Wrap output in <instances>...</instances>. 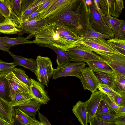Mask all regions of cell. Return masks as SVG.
<instances>
[{
	"mask_svg": "<svg viewBox=\"0 0 125 125\" xmlns=\"http://www.w3.org/2000/svg\"><path fill=\"white\" fill-rule=\"evenodd\" d=\"M49 24L55 23L83 37L91 27L85 0H72L45 19Z\"/></svg>",
	"mask_w": 125,
	"mask_h": 125,
	"instance_id": "cell-1",
	"label": "cell"
},
{
	"mask_svg": "<svg viewBox=\"0 0 125 125\" xmlns=\"http://www.w3.org/2000/svg\"><path fill=\"white\" fill-rule=\"evenodd\" d=\"M55 23L48 24L39 31L33 41L35 43L54 46L66 51L70 48L75 46L55 31Z\"/></svg>",
	"mask_w": 125,
	"mask_h": 125,
	"instance_id": "cell-2",
	"label": "cell"
},
{
	"mask_svg": "<svg viewBox=\"0 0 125 125\" xmlns=\"http://www.w3.org/2000/svg\"><path fill=\"white\" fill-rule=\"evenodd\" d=\"M78 42L86 48L99 55L119 53L109 44L107 40L103 38L80 37Z\"/></svg>",
	"mask_w": 125,
	"mask_h": 125,
	"instance_id": "cell-3",
	"label": "cell"
},
{
	"mask_svg": "<svg viewBox=\"0 0 125 125\" xmlns=\"http://www.w3.org/2000/svg\"><path fill=\"white\" fill-rule=\"evenodd\" d=\"M87 7L91 27L101 33L109 35L111 38H114L113 31L106 23L102 14L98 10L94 0H92L91 4Z\"/></svg>",
	"mask_w": 125,
	"mask_h": 125,
	"instance_id": "cell-4",
	"label": "cell"
},
{
	"mask_svg": "<svg viewBox=\"0 0 125 125\" xmlns=\"http://www.w3.org/2000/svg\"><path fill=\"white\" fill-rule=\"evenodd\" d=\"M36 60L37 65V79L39 82L48 87L49 80L54 72L52 62L48 57L40 55L37 57Z\"/></svg>",
	"mask_w": 125,
	"mask_h": 125,
	"instance_id": "cell-5",
	"label": "cell"
},
{
	"mask_svg": "<svg viewBox=\"0 0 125 125\" xmlns=\"http://www.w3.org/2000/svg\"><path fill=\"white\" fill-rule=\"evenodd\" d=\"M86 65L84 62H70L54 69L52 78L56 79L62 77L74 76L80 79L81 70Z\"/></svg>",
	"mask_w": 125,
	"mask_h": 125,
	"instance_id": "cell-6",
	"label": "cell"
},
{
	"mask_svg": "<svg viewBox=\"0 0 125 125\" xmlns=\"http://www.w3.org/2000/svg\"><path fill=\"white\" fill-rule=\"evenodd\" d=\"M70 58V62H86L97 59L103 60L101 57L95 52L86 48L81 44L68 49L66 51Z\"/></svg>",
	"mask_w": 125,
	"mask_h": 125,
	"instance_id": "cell-7",
	"label": "cell"
},
{
	"mask_svg": "<svg viewBox=\"0 0 125 125\" xmlns=\"http://www.w3.org/2000/svg\"><path fill=\"white\" fill-rule=\"evenodd\" d=\"M22 31L21 21L13 10L10 17L0 23V34H17Z\"/></svg>",
	"mask_w": 125,
	"mask_h": 125,
	"instance_id": "cell-8",
	"label": "cell"
},
{
	"mask_svg": "<svg viewBox=\"0 0 125 125\" xmlns=\"http://www.w3.org/2000/svg\"><path fill=\"white\" fill-rule=\"evenodd\" d=\"M100 56L116 73L125 76V55L118 53Z\"/></svg>",
	"mask_w": 125,
	"mask_h": 125,
	"instance_id": "cell-9",
	"label": "cell"
},
{
	"mask_svg": "<svg viewBox=\"0 0 125 125\" xmlns=\"http://www.w3.org/2000/svg\"><path fill=\"white\" fill-rule=\"evenodd\" d=\"M21 22L22 31L18 35L21 36L24 33L28 34V35L26 38L27 39L35 37L39 31L49 24L46 19H42Z\"/></svg>",
	"mask_w": 125,
	"mask_h": 125,
	"instance_id": "cell-10",
	"label": "cell"
},
{
	"mask_svg": "<svg viewBox=\"0 0 125 125\" xmlns=\"http://www.w3.org/2000/svg\"><path fill=\"white\" fill-rule=\"evenodd\" d=\"M84 89L93 93L96 91L99 83L93 71L85 67L81 70L80 79Z\"/></svg>",
	"mask_w": 125,
	"mask_h": 125,
	"instance_id": "cell-11",
	"label": "cell"
},
{
	"mask_svg": "<svg viewBox=\"0 0 125 125\" xmlns=\"http://www.w3.org/2000/svg\"><path fill=\"white\" fill-rule=\"evenodd\" d=\"M5 76L9 83L11 101L18 93L31 94L30 87L18 79L12 71L7 73Z\"/></svg>",
	"mask_w": 125,
	"mask_h": 125,
	"instance_id": "cell-12",
	"label": "cell"
},
{
	"mask_svg": "<svg viewBox=\"0 0 125 125\" xmlns=\"http://www.w3.org/2000/svg\"><path fill=\"white\" fill-rule=\"evenodd\" d=\"M104 94L99 91L92 93L89 99L85 102L86 105L88 123L90 125L96 116L97 110Z\"/></svg>",
	"mask_w": 125,
	"mask_h": 125,
	"instance_id": "cell-13",
	"label": "cell"
},
{
	"mask_svg": "<svg viewBox=\"0 0 125 125\" xmlns=\"http://www.w3.org/2000/svg\"><path fill=\"white\" fill-rule=\"evenodd\" d=\"M31 79V84L30 87V93L33 99L41 104H47L50 99L44 89V85L33 79Z\"/></svg>",
	"mask_w": 125,
	"mask_h": 125,
	"instance_id": "cell-14",
	"label": "cell"
},
{
	"mask_svg": "<svg viewBox=\"0 0 125 125\" xmlns=\"http://www.w3.org/2000/svg\"><path fill=\"white\" fill-rule=\"evenodd\" d=\"M15 116V108L11 102L6 101L0 97V118L10 125H13Z\"/></svg>",
	"mask_w": 125,
	"mask_h": 125,
	"instance_id": "cell-15",
	"label": "cell"
},
{
	"mask_svg": "<svg viewBox=\"0 0 125 125\" xmlns=\"http://www.w3.org/2000/svg\"><path fill=\"white\" fill-rule=\"evenodd\" d=\"M8 52L14 60V62L17 66H21L28 69L36 75L37 65L36 60L32 58H27L15 55L9 51Z\"/></svg>",
	"mask_w": 125,
	"mask_h": 125,
	"instance_id": "cell-16",
	"label": "cell"
},
{
	"mask_svg": "<svg viewBox=\"0 0 125 125\" xmlns=\"http://www.w3.org/2000/svg\"><path fill=\"white\" fill-rule=\"evenodd\" d=\"M72 111L81 125H87L88 118L85 102L80 101L78 102L73 106Z\"/></svg>",
	"mask_w": 125,
	"mask_h": 125,
	"instance_id": "cell-17",
	"label": "cell"
},
{
	"mask_svg": "<svg viewBox=\"0 0 125 125\" xmlns=\"http://www.w3.org/2000/svg\"><path fill=\"white\" fill-rule=\"evenodd\" d=\"M102 16L106 23L113 31L114 38H118L121 25L125 21L119 20L114 16L112 17L109 14Z\"/></svg>",
	"mask_w": 125,
	"mask_h": 125,
	"instance_id": "cell-18",
	"label": "cell"
},
{
	"mask_svg": "<svg viewBox=\"0 0 125 125\" xmlns=\"http://www.w3.org/2000/svg\"><path fill=\"white\" fill-rule=\"evenodd\" d=\"M38 45L40 46L50 48L54 51L57 55L56 62L57 65V67H60L70 62V57L65 51L60 48L52 45L40 44Z\"/></svg>",
	"mask_w": 125,
	"mask_h": 125,
	"instance_id": "cell-19",
	"label": "cell"
},
{
	"mask_svg": "<svg viewBox=\"0 0 125 125\" xmlns=\"http://www.w3.org/2000/svg\"><path fill=\"white\" fill-rule=\"evenodd\" d=\"M72 0H54L45 10L42 19H44L54 14Z\"/></svg>",
	"mask_w": 125,
	"mask_h": 125,
	"instance_id": "cell-20",
	"label": "cell"
},
{
	"mask_svg": "<svg viewBox=\"0 0 125 125\" xmlns=\"http://www.w3.org/2000/svg\"><path fill=\"white\" fill-rule=\"evenodd\" d=\"M41 104L34 99L17 107L29 115L35 118L37 112L40 109Z\"/></svg>",
	"mask_w": 125,
	"mask_h": 125,
	"instance_id": "cell-21",
	"label": "cell"
},
{
	"mask_svg": "<svg viewBox=\"0 0 125 125\" xmlns=\"http://www.w3.org/2000/svg\"><path fill=\"white\" fill-rule=\"evenodd\" d=\"M94 72L99 83L107 85L112 88L116 77V73L114 71Z\"/></svg>",
	"mask_w": 125,
	"mask_h": 125,
	"instance_id": "cell-22",
	"label": "cell"
},
{
	"mask_svg": "<svg viewBox=\"0 0 125 125\" xmlns=\"http://www.w3.org/2000/svg\"><path fill=\"white\" fill-rule=\"evenodd\" d=\"M7 74L0 73V97L6 101L11 102L9 86L5 76Z\"/></svg>",
	"mask_w": 125,
	"mask_h": 125,
	"instance_id": "cell-23",
	"label": "cell"
},
{
	"mask_svg": "<svg viewBox=\"0 0 125 125\" xmlns=\"http://www.w3.org/2000/svg\"><path fill=\"white\" fill-rule=\"evenodd\" d=\"M88 67L94 72H112V68L104 61L97 59L89 60L86 62Z\"/></svg>",
	"mask_w": 125,
	"mask_h": 125,
	"instance_id": "cell-24",
	"label": "cell"
},
{
	"mask_svg": "<svg viewBox=\"0 0 125 125\" xmlns=\"http://www.w3.org/2000/svg\"><path fill=\"white\" fill-rule=\"evenodd\" d=\"M0 41L10 47L20 44L35 43L33 41L28 40L26 38L20 36L14 38H10L7 36L0 37Z\"/></svg>",
	"mask_w": 125,
	"mask_h": 125,
	"instance_id": "cell-25",
	"label": "cell"
},
{
	"mask_svg": "<svg viewBox=\"0 0 125 125\" xmlns=\"http://www.w3.org/2000/svg\"><path fill=\"white\" fill-rule=\"evenodd\" d=\"M17 107L15 108V114L23 125H42L40 122L30 117Z\"/></svg>",
	"mask_w": 125,
	"mask_h": 125,
	"instance_id": "cell-26",
	"label": "cell"
},
{
	"mask_svg": "<svg viewBox=\"0 0 125 125\" xmlns=\"http://www.w3.org/2000/svg\"><path fill=\"white\" fill-rule=\"evenodd\" d=\"M112 88L120 95L125 96V76L116 73Z\"/></svg>",
	"mask_w": 125,
	"mask_h": 125,
	"instance_id": "cell-27",
	"label": "cell"
},
{
	"mask_svg": "<svg viewBox=\"0 0 125 125\" xmlns=\"http://www.w3.org/2000/svg\"><path fill=\"white\" fill-rule=\"evenodd\" d=\"M33 99V97L30 94L20 92L15 95L11 103L13 107L25 104Z\"/></svg>",
	"mask_w": 125,
	"mask_h": 125,
	"instance_id": "cell-28",
	"label": "cell"
},
{
	"mask_svg": "<svg viewBox=\"0 0 125 125\" xmlns=\"http://www.w3.org/2000/svg\"><path fill=\"white\" fill-rule=\"evenodd\" d=\"M107 41L118 53L125 55V40L114 37Z\"/></svg>",
	"mask_w": 125,
	"mask_h": 125,
	"instance_id": "cell-29",
	"label": "cell"
},
{
	"mask_svg": "<svg viewBox=\"0 0 125 125\" xmlns=\"http://www.w3.org/2000/svg\"><path fill=\"white\" fill-rule=\"evenodd\" d=\"M12 71L18 79L30 87L31 84V78L26 75L24 70L15 67Z\"/></svg>",
	"mask_w": 125,
	"mask_h": 125,
	"instance_id": "cell-30",
	"label": "cell"
},
{
	"mask_svg": "<svg viewBox=\"0 0 125 125\" xmlns=\"http://www.w3.org/2000/svg\"><path fill=\"white\" fill-rule=\"evenodd\" d=\"M108 6L109 14L111 16L118 17L122 13L116 0H107Z\"/></svg>",
	"mask_w": 125,
	"mask_h": 125,
	"instance_id": "cell-31",
	"label": "cell"
},
{
	"mask_svg": "<svg viewBox=\"0 0 125 125\" xmlns=\"http://www.w3.org/2000/svg\"><path fill=\"white\" fill-rule=\"evenodd\" d=\"M83 37L101 38L105 40H108L111 38L109 35L103 34L97 31L91 27L87 30Z\"/></svg>",
	"mask_w": 125,
	"mask_h": 125,
	"instance_id": "cell-32",
	"label": "cell"
},
{
	"mask_svg": "<svg viewBox=\"0 0 125 125\" xmlns=\"http://www.w3.org/2000/svg\"><path fill=\"white\" fill-rule=\"evenodd\" d=\"M42 2V0H37L29 7L22 12L19 17L21 20L38 9L39 6Z\"/></svg>",
	"mask_w": 125,
	"mask_h": 125,
	"instance_id": "cell-33",
	"label": "cell"
},
{
	"mask_svg": "<svg viewBox=\"0 0 125 125\" xmlns=\"http://www.w3.org/2000/svg\"><path fill=\"white\" fill-rule=\"evenodd\" d=\"M12 10L4 0H0V12L6 18L10 16Z\"/></svg>",
	"mask_w": 125,
	"mask_h": 125,
	"instance_id": "cell-34",
	"label": "cell"
},
{
	"mask_svg": "<svg viewBox=\"0 0 125 125\" xmlns=\"http://www.w3.org/2000/svg\"><path fill=\"white\" fill-rule=\"evenodd\" d=\"M97 89L99 91L109 96L119 95L118 93L114 90L111 87L107 85L99 83Z\"/></svg>",
	"mask_w": 125,
	"mask_h": 125,
	"instance_id": "cell-35",
	"label": "cell"
},
{
	"mask_svg": "<svg viewBox=\"0 0 125 125\" xmlns=\"http://www.w3.org/2000/svg\"><path fill=\"white\" fill-rule=\"evenodd\" d=\"M17 66L15 63H7L4 62H0V73H8L12 71Z\"/></svg>",
	"mask_w": 125,
	"mask_h": 125,
	"instance_id": "cell-36",
	"label": "cell"
},
{
	"mask_svg": "<svg viewBox=\"0 0 125 125\" xmlns=\"http://www.w3.org/2000/svg\"><path fill=\"white\" fill-rule=\"evenodd\" d=\"M102 99L106 103L113 112H114L115 113L117 112L119 109V106L115 103L111 97L105 94H104Z\"/></svg>",
	"mask_w": 125,
	"mask_h": 125,
	"instance_id": "cell-37",
	"label": "cell"
},
{
	"mask_svg": "<svg viewBox=\"0 0 125 125\" xmlns=\"http://www.w3.org/2000/svg\"><path fill=\"white\" fill-rule=\"evenodd\" d=\"M112 112L106 103L102 99L97 109L96 114H109Z\"/></svg>",
	"mask_w": 125,
	"mask_h": 125,
	"instance_id": "cell-38",
	"label": "cell"
},
{
	"mask_svg": "<svg viewBox=\"0 0 125 125\" xmlns=\"http://www.w3.org/2000/svg\"><path fill=\"white\" fill-rule=\"evenodd\" d=\"M96 116L98 119L103 121L114 124L115 119V114L112 113L109 114H96Z\"/></svg>",
	"mask_w": 125,
	"mask_h": 125,
	"instance_id": "cell-39",
	"label": "cell"
},
{
	"mask_svg": "<svg viewBox=\"0 0 125 125\" xmlns=\"http://www.w3.org/2000/svg\"><path fill=\"white\" fill-rule=\"evenodd\" d=\"M43 12H40L38 9L21 20V22H26L37 19H42Z\"/></svg>",
	"mask_w": 125,
	"mask_h": 125,
	"instance_id": "cell-40",
	"label": "cell"
},
{
	"mask_svg": "<svg viewBox=\"0 0 125 125\" xmlns=\"http://www.w3.org/2000/svg\"><path fill=\"white\" fill-rule=\"evenodd\" d=\"M21 0H13L11 4L12 10L19 17L21 13Z\"/></svg>",
	"mask_w": 125,
	"mask_h": 125,
	"instance_id": "cell-41",
	"label": "cell"
},
{
	"mask_svg": "<svg viewBox=\"0 0 125 125\" xmlns=\"http://www.w3.org/2000/svg\"><path fill=\"white\" fill-rule=\"evenodd\" d=\"M110 97L112 98L115 103L118 105L125 106V96L116 95Z\"/></svg>",
	"mask_w": 125,
	"mask_h": 125,
	"instance_id": "cell-42",
	"label": "cell"
},
{
	"mask_svg": "<svg viewBox=\"0 0 125 125\" xmlns=\"http://www.w3.org/2000/svg\"><path fill=\"white\" fill-rule=\"evenodd\" d=\"M42 3L39 6L38 10L40 12H43L47 7L54 0H42Z\"/></svg>",
	"mask_w": 125,
	"mask_h": 125,
	"instance_id": "cell-43",
	"label": "cell"
},
{
	"mask_svg": "<svg viewBox=\"0 0 125 125\" xmlns=\"http://www.w3.org/2000/svg\"><path fill=\"white\" fill-rule=\"evenodd\" d=\"M36 0H22L21 3L22 11L25 10Z\"/></svg>",
	"mask_w": 125,
	"mask_h": 125,
	"instance_id": "cell-44",
	"label": "cell"
},
{
	"mask_svg": "<svg viewBox=\"0 0 125 125\" xmlns=\"http://www.w3.org/2000/svg\"><path fill=\"white\" fill-rule=\"evenodd\" d=\"M90 125H114L115 124L113 123L105 122L100 120L97 118L96 116Z\"/></svg>",
	"mask_w": 125,
	"mask_h": 125,
	"instance_id": "cell-45",
	"label": "cell"
},
{
	"mask_svg": "<svg viewBox=\"0 0 125 125\" xmlns=\"http://www.w3.org/2000/svg\"><path fill=\"white\" fill-rule=\"evenodd\" d=\"M118 38L125 40V22L124 21L122 24L119 32Z\"/></svg>",
	"mask_w": 125,
	"mask_h": 125,
	"instance_id": "cell-46",
	"label": "cell"
},
{
	"mask_svg": "<svg viewBox=\"0 0 125 125\" xmlns=\"http://www.w3.org/2000/svg\"><path fill=\"white\" fill-rule=\"evenodd\" d=\"M38 112V116L40 121V122L42 125H51L47 118L42 115L39 111Z\"/></svg>",
	"mask_w": 125,
	"mask_h": 125,
	"instance_id": "cell-47",
	"label": "cell"
},
{
	"mask_svg": "<svg viewBox=\"0 0 125 125\" xmlns=\"http://www.w3.org/2000/svg\"><path fill=\"white\" fill-rule=\"evenodd\" d=\"M115 115V118L125 115V106H119L118 111Z\"/></svg>",
	"mask_w": 125,
	"mask_h": 125,
	"instance_id": "cell-48",
	"label": "cell"
},
{
	"mask_svg": "<svg viewBox=\"0 0 125 125\" xmlns=\"http://www.w3.org/2000/svg\"><path fill=\"white\" fill-rule=\"evenodd\" d=\"M114 123L116 125H125V115L115 118Z\"/></svg>",
	"mask_w": 125,
	"mask_h": 125,
	"instance_id": "cell-49",
	"label": "cell"
},
{
	"mask_svg": "<svg viewBox=\"0 0 125 125\" xmlns=\"http://www.w3.org/2000/svg\"><path fill=\"white\" fill-rule=\"evenodd\" d=\"M10 47L6 46L0 41V50L8 52Z\"/></svg>",
	"mask_w": 125,
	"mask_h": 125,
	"instance_id": "cell-50",
	"label": "cell"
},
{
	"mask_svg": "<svg viewBox=\"0 0 125 125\" xmlns=\"http://www.w3.org/2000/svg\"><path fill=\"white\" fill-rule=\"evenodd\" d=\"M118 6L121 10L124 8V3L123 0H116Z\"/></svg>",
	"mask_w": 125,
	"mask_h": 125,
	"instance_id": "cell-51",
	"label": "cell"
},
{
	"mask_svg": "<svg viewBox=\"0 0 125 125\" xmlns=\"http://www.w3.org/2000/svg\"><path fill=\"white\" fill-rule=\"evenodd\" d=\"M14 122V125H23L15 114Z\"/></svg>",
	"mask_w": 125,
	"mask_h": 125,
	"instance_id": "cell-52",
	"label": "cell"
},
{
	"mask_svg": "<svg viewBox=\"0 0 125 125\" xmlns=\"http://www.w3.org/2000/svg\"><path fill=\"white\" fill-rule=\"evenodd\" d=\"M0 125H10L8 122L0 118Z\"/></svg>",
	"mask_w": 125,
	"mask_h": 125,
	"instance_id": "cell-53",
	"label": "cell"
},
{
	"mask_svg": "<svg viewBox=\"0 0 125 125\" xmlns=\"http://www.w3.org/2000/svg\"><path fill=\"white\" fill-rule=\"evenodd\" d=\"M6 18L0 12V23L4 21Z\"/></svg>",
	"mask_w": 125,
	"mask_h": 125,
	"instance_id": "cell-54",
	"label": "cell"
},
{
	"mask_svg": "<svg viewBox=\"0 0 125 125\" xmlns=\"http://www.w3.org/2000/svg\"><path fill=\"white\" fill-rule=\"evenodd\" d=\"M11 7V4L13 0H4Z\"/></svg>",
	"mask_w": 125,
	"mask_h": 125,
	"instance_id": "cell-55",
	"label": "cell"
},
{
	"mask_svg": "<svg viewBox=\"0 0 125 125\" xmlns=\"http://www.w3.org/2000/svg\"><path fill=\"white\" fill-rule=\"evenodd\" d=\"M3 61L1 60L0 59V62H2Z\"/></svg>",
	"mask_w": 125,
	"mask_h": 125,
	"instance_id": "cell-56",
	"label": "cell"
},
{
	"mask_svg": "<svg viewBox=\"0 0 125 125\" xmlns=\"http://www.w3.org/2000/svg\"><path fill=\"white\" fill-rule=\"evenodd\" d=\"M21 0L22 1V0Z\"/></svg>",
	"mask_w": 125,
	"mask_h": 125,
	"instance_id": "cell-57",
	"label": "cell"
},
{
	"mask_svg": "<svg viewBox=\"0 0 125 125\" xmlns=\"http://www.w3.org/2000/svg\"></svg>",
	"mask_w": 125,
	"mask_h": 125,
	"instance_id": "cell-58",
	"label": "cell"
}]
</instances>
